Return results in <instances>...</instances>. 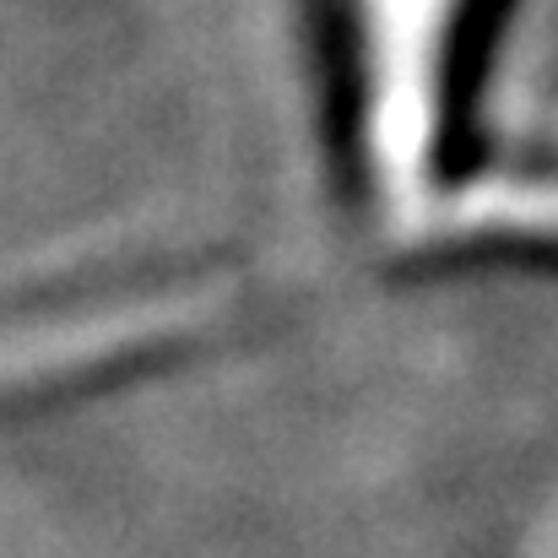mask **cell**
Returning <instances> with one entry per match:
<instances>
[{"label": "cell", "instance_id": "obj_1", "mask_svg": "<svg viewBox=\"0 0 558 558\" xmlns=\"http://www.w3.org/2000/svg\"><path fill=\"white\" fill-rule=\"evenodd\" d=\"M472 16L477 0H348L359 158L374 195L412 228L439 201L434 174Z\"/></svg>", "mask_w": 558, "mask_h": 558}, {"label": "cell", "instance_id": "obj_2", "mask_svg": "<svg viewBox=\"0 0 558 558\" xmlns=\"http://www.w3.org/2000/svg\"><path fill=\"white\" fill-rule=\"evenodd\" d=\"M417 228L456 233V239L558 244V174H499L472 190L439 195Z\"/></svg>", "mask_w": 558, "mask_h": 558}]
</instances>
